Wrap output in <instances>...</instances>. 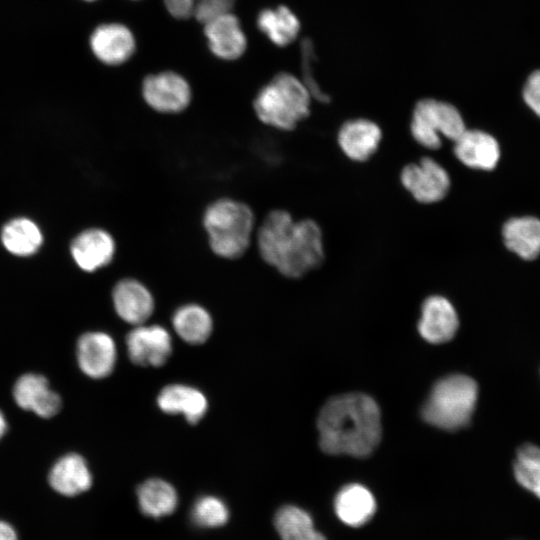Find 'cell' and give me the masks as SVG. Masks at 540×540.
<instances>
[{
    "label": "cell",
    "mask_w": 540,
    "mask_h": 540,
    "mask_svg": "<svg viewBox=\"0 0 540 540\" xmlns=\"http://www.w3.org/2000/svg\"><path fill=\"white\" fill-rule=\"evenodd\" d=\"M254 242L260 258L287 278H299L324 261L323 233L310 218L295 220L281 208L270 210L257 224Z\"/></svg>",
    "instance_id": "6da1fadb"
},
{
    "label": "cell",
    "mask_w": 540,
    "mask_h": 540,
    "mask_svg": "<svg viewBox=\"0 0 540 540\" xmlns=\"http://www.w3.org/2000/svg\"><path fill=\"white\" fill-rule=\"evenodd\" d=\"M317 427L324 452L365 457L380 441V411L365 394L339 395L322 407Z\"/></svg>",
    "instance_id": "7a4b0ae2"
},
{
    "label": "cell",
    "mask_w": 540,
    "mask_h": 540,
    "mask_svg": "<svg viewBox=\"0 0 540 540\" xmlns=\"http://www.w3.org/2000/svg\"><path fill=\"white\" fill-rule=\"evenodd\" d=\"M208 248L223 260H238L254 242L257 222L252 207L240 199L222 196L209 202L201 216Z\"/></svg>",
    "instance_id": "3957f363"
},
{
    "label": "cell",
    "mask_w": 540,
    "mask_h": 540,
    "mask_svg": "<svg viewBox=\"0 0 540 540\" xmlns=\"http://www.w3.org/2000/svg\"><path fill=\"white\" fill-rule=\"evenodd\" d=\"M312 100L302 79L280 72L259 89L252 105L263 125L289 132L310 115Z\"/></svg>",
    "instance_id": "277c9868"
},
{
    "label": "cell",
    "mask_w": 540,
    "mask_h": 540,
    "mask_svg": "<svg viewBox=\"0 0 540 540\" xmlns=\"http://www.w3.org/2000/svg\"><path fill=\"white\" fill-rule=\"evenodd\" d=\"M478 395L476 382L466 375H451L432 389L422 410L426 422L445 430L465 427L471 419Z\"/></svg>",
    "instance_id": "5b68a950"
},
{
    "label": "cell",
    "mask_w": 540,
    "mask_h": 540,
    "mask_svg": "<svg viewBox=\"0 0 540 540\" xmlns=\"http://www.w3.org/2000/svg\"><path fill=\"white\" fill-rule=\"evenodd\" d=\"M466 129L461 112L448 101L426 97L413 107L410 134L418 145L427 150H438L443 138L454 142Z\"/></svg>",
    "instance_id": "8992f818"
},
{
    "label": "cell",
    "mask_w": 540,
    "mask_h": 540,
    "mask_svg": "<svg viewBox=\"0 0 540 540\" xmlns=\"http://www.w3.org/2000/svg\"><path fill=\"white\" fill-rule=\"evenodd\" d=\"M400 182L413 199L421 204L440 202L451 187V178L446 168L429 156L406 164L401 169Z\"/></svg>",
    "instance_id": "52a82bcc"
},
{
    "label": "cell",
    "mask_w": 540,
    "mask_h": 540,
    "mask_svg": "<svg viewBox=\"0 0 540 540\" xmlns=\"http://www.w3.org/2000/svg\"><path fill=\"white\" fill-rule=\"evenodd\" d=\"M141 94L147 106L161 114L182 113L192 101L189 82L173 71L146 76L142 81Z\"/></svg>",
    "instance_id": "ba28073f"
},
{
    "label": "cell",
    "mask_w": 540,
    "mask_h": 540,
    "mask_svg": "<svg viewBox=\"0 0 540 540\" xmlns=\"http://www.w3.org/2000/svg\"><path fill=\"white\" fill-rule=\"evenodd\" d=\"M129 359L138 366L160 367L167 362L172 353V338L161 325L141 324L126 336Z\"/></svg>",
    "instance_id": "9c48e42d"
},
{
    "label": "cell",
    "mask_w": 540,
    "mask_h": 540,
    "mask_svg": "<svg viewBox=\"0 0 540 540\" xmlns=\"http://www.w3.org/2000/svg\"><path fill=\"white\" fill-rule=\"evenodd\" d=\"M381 127L368 118H353L341 124L337 131V144L342 153L354 162L369 160L382 141Z\"/></svg>",
    "instance_id": "30bf717a"
},
{
    "label": "cell",
    "mask_w": 540,
    "mask_h": 540,
    "mask_svg": "<svg viewBox=\"0 0 540 540\" xmlns=\"http://www.w3.org/2000/svg\"><path fill=\"white\" fill-rule=\"evenodd\" d=\"M112 301L117 315L134 326L144 324L155 308L154 296L150 289L133 277L123 278L115 284Z\"/></svg>",
    "instance_id": "8fae6325"
},
{
    "label": "cell",
    "mask_w": 540,
    "mask_h": 540,
    "mask_svg": "<svg viewBox=\"0 0 540 540\" xmlns=\"http://www.w3.org/2000/svg\"><path fill=\"white\" fill-rule=\"evenodd\" d=\"M116 359V344L107 333L87 332L79 338L77 361L87 376L94 379L109 376L115 367Z\"/></svg>",
    "instance_id": "7c38bea8"
},
{
    "label": "cell",
    "mask_w": 540,
    "mask_h": 540,
    "mask_svg": "<svg viewBox=\"0 0 540 540\" xmlns=\"http://www.w3.org/2000/svg\"><path fill=\"white\" fill-rule=\"evenodd\" d=\"M453 154L464 166L490 171L500 159V146L491 134L478 130L466 129L454 142Z\"/></svg>",
    "instance_id": "4fadbf2b"
},
{
    "label": "cell",
    "mask_w": 540,
    "mask_h": 540,
    "mask_svg": "<svg viewBox=\"0 0 540 540\" xmlns=\"http://www.w3.org/2000/svg\"><path fill=\"white\" fill-rule=\"evenodd\" d=\"M116 249L114 237L102 228L82 231L71 244L74 261L86 272H94L109 265L114 259Z\"/></svg>",
    "instance_id": "5bb4252c"
},
{
    "label": "cell",
    "mask_w": 540,
    "mask_h": 540,
    "mask_svg": "<svg viewBox=\"0 0 540 540\" xmlns=\"http://www.w3.org/2000/svg\"><path fill=\"white\" fill-rule=\"evenodd\" d=\"M204 34L211 52L220 59L235 60L246 51V35L239 19L231 11L206 22Z\"/></svg>",
    "instance_id": "9a60e30c"
},
{
    "label": "cell",
    "mask_w": 540,
    "mask_h": 540,
    "mask_svg": "<svg viewBox=\"0 0 540 540\" xmlns=\"http://www.w3.org/2000/svg\"><path fill=\"white\" fill-rule=\"evenodd\" d=\"M94 55L104 64L120 65L135 52L136 41L131 30L121 23L99 25L90 36Z\"/></svg>",
    "instance_id": "2e32d148"
},
{
    "label": "cell",
    "mask_w": 540,
    "mask_h": 540,
    "mask_svg": "<svg viewBox=\"0 0 540 540\" xmlns=\"http://www.w3.org/2000/svg\"><path fill=\"white\" fill-rule=\"evenodd\" d=\"M457 328V313L447 298L433 295L424 301L418 330L426 341L434 344L449 341Z\"/></svg>",
    "instance_id": "e0dca14e"
},
{
    "label": "cell",
    "mask_w": 540,
    "mask_h": 540,
    "mask_svg": "<svg viewBox=\"0 0 540 540\" xmlns=\"http://www.w3.org/2000/svg\"><path fill=\"white\" fill-rule=\"evenodd\" d=\"M13 395L19 407L33 411L40 417H52L61 408L59 395L50 389L47 379L42 375H22L14 385Z\"/></svg>",
    "instance_id": "ac0fdd59"
},
{
    "label": "cell",
    "mask_w": 540,
    "mask_h": 540,
    "mask_svg": "<svg viewBox=\"0 0 540 540\" xmlns=\"http://www.w3.org/2000/svg\"><path fill=\"white\" fill-rule=\"evenodd\" d=\"M161 411L180 414L190 424L198 423L208 410V400L199 389L186 384H169L161 389L157 399Z\"/></svg>",
    "instance_id": "d6986e66"
},
{
    "label": "cell",
    "mask_w": 540,
    "mask_h": 540,
    "mask_svg": "<svg viewBox=\"0 0 540 540\" xmlns=\"http://www.w3.org/2000/svg\"><path fill=\"white\" fill-rule=\"evenodd\" d=\"M376 500L365 486L357 483L341 488L334 499L338 519L349 527L365 525L376 512Z\"/></svg>",
    "instance_id": "ffe728a7"
},
{
    "label": "cell",
    "mask_w": 540,
    "mask_h": 540,
    "mask_svg": "<svg viewBox=\"0 0 540 540\" xmlns=\"http://www.w3.org/2000/svg\"><path fill=\"white\" fill-rule=\"evenodd\" d=\"M50 486L64 496H76L92 485L91 471L85 459L76 453L61 457L49 473Z\"/></svg>",
    "instance_id": "44dd1931"
},
{
    "label": "cell",
    "mask_w": 540,
    "mask_h": 540,
    "mask_svg": "<svg viewBox=\"0 0 540 540\" xmlns=\"http://www.w3.org/2000/svg\"><path fill=\"white\" fill-rule=\"evenodd\" d=\"M138 508L149 518L160 519L175 512L179 497L175 487L161 478H150L136 490Z\"/></svg>",
    "instance_id": "7402d4cb"
},
{
    "label": "cell",
    "mask_w": 540,
    "mask_h": 540,
    "mask_svg": "<svg viewBox=\"0 0 540 540\" xmlns=\"http://www.w3.org/2000/svg\"><path fill=\"white\" fill-rule=\"evenodd\" d=\"M506 247L525 260L540 255V220L533 216L514 217L502 228Z\"/></svg>",
    "instance_id": "603a6c76"
},
{
    "label": "cell",
    "mask_w": 540,
    "mask_h": 540,
    "mask_svg": "<svg viewBox=\"0 0 540 540\" xmlns=\"http://www.w3.org/2000/svg\"><path fill=\"white\" fill-rule=\"evenodd\" d=\"M177 335L186 343L199 345L208 340L213 330V320L200 304L188 303L178 307L172 316Z\"/></svg>",
    "instance_id": "cb8c5ba5"
},
{
    "label": "cell",
    "mask_w": 540,
    "mask_h": 540,
    "mask_svg": "<svg viewBox=\"0 0 540 540\" xmlns=\"http://www.w3.org/2000/svg\"><path fill=\"white\" fill-rule=\"evenodd\" d=\"M257 27L277 46L291 44L299 35L301 24L296 14L287 6L263 9L257 16Z\"/></svg>",
    "instance_id": "d4e9b609"
},
{
    "label": "cell",
    "mask_w": 540,
    "mask_h": 540,
    "mask_svg": "<svg viewBox=\"0 0 540 540\" xmlns=\"http://www.w3.org/2000/svg\"><path fill=\"white\" fill-rule=\"evenodd\" d=\"M273 524L281 540H327L303 508L286 504L274 514Z\"/></svg>",
    "instance_id": "484cf974"
},
{
    "label": "cell",
    "mask_w": 540,
    "mask_h": 540,
    "mask_svg": "<svg viewBox=\"0 0 540 540\" xmlns=\"http://www.w3.org/2000/svg\"><path fill=\"white\" fill-rule=\"evenodd\" d=\"M1 237L5 248L19 256L35 253L43 240L37 225L26 218H17L7 223Z\"/></svg>",
    "instance_id": "4316f807"
},
{
    "label": "cell",
    "mask_w": 540,
    "mask_h": 540,
    "mask_svg": "<svg viewBox=\"0 0 540 540\" xmlns=\"http://www.w3.org/2000/svg\"><path fill=\"white\" fill-rule=\"evenodd\" d=\"M514 477L518 484L540 499V447L522 445L513 464Z\"/></svg>",
    "instance_id": "83f0119b"
},
{
    "label": "cell",
    "mask_w": 540,
    "mask_h": 540,
    "mask_svg": "<svg viewBox=\"0 0 540 540\" xmlns=\"http://www.w3.org/2000/svg\"><path fill=\"white\" fill-rule=\"evenodd\" d=\"M192 523L203 529H215L226 525L230 519V510L223 499L215 495L198 497L191 508Z\"/></svg>",
    "instance_id": "f1b7e54d"
},
{
    "label": "cell",
    "mask_w": 540,
    "mask_h": 540,
    "mask_svg": "<svg viewBox=\"0 0 540 540\" xmlns=\"http://www.w3.org/2000/svg\"><path fill=\"white\" fill-rule=\"evenodd\" d=\"M302 55V81L310 91L313 99L321 102H328L329 97L322 91L313 76L312 64L315 58L313 44L310 40H305L301 44Z\"/></svg>",
    "instance_id": "f546056e"
},
{
    "label": "cell",
    "mask_w": 540,
    "mask_h": 540,
    "mask_svg": "<svg viewBox=\"0 0 540 540\" xmlns=\"http://www.w3.org/2000/svg\"><path fill=\"white\" fill-rule=\"evenodd\" d=\"M193 17L200 23L205 24L212 18L230 12L235 0H193Z\"/></svg>",
    "instance_id": "4dcf8cb0"
},
{
    "label": "cell",
    "mask_w": 540,
    "mask_h": 540,
    "mask_svg": "<svg viewBox=\"0 0 540 540\" xmlns=\"http://www.w3.org/2000/svg\"><path fill=\"white\" fill-rule=\"evenodd\" d=\"M522 95L526 105L540 117V70H535L528 76Z\"/></svg>",
    "instance_id": "1f68e13d"
},
{
    "label": "cell",
    "mask_w": 540,
    "mask_h": 540,
    "mask_svg": "<svg viewBox=\"0 0 540 540\" xmlns=\"http://www.w3.org/2000/svg\"><path fill=\"white\" fill-rule=\"evenodd\" d=\"M167 11L176 19L185 20L193 17V0H164Z\"/></svg>",
    "instance_id": "d6a6232c"
},
{
    "label": "cell",
    "mask_w": 540,
    "mask_h": 540,
    "mask_svg": "<svg viewBox=\"0 0 540 540\" xmlns=\"http://www.w3.org/2000/svg\"><path fill=\"white\" fill-rule=\"evenodd\" d=\"M0 540H17L14 528L3 520H0Z\"/></svg>",
    "instance_id": "836d02e7"
},
{
    "label": "cell",
    "mask_w": 540,
    "mask_h": 540,
    "mask_svg": "<svg viewBox=\"0 0 540 540\" xmlns=\"http://www.w3.org/2000/svg\"><path fill=\"white\" fill-rule=\"evenodd\" d=\"M6 429H7V422L3 413L0 411V439L5 434Z\"/></svg>",
    "instance_id": "e575fe53"
},
{
    "label": "cell",
    "mask_w": 540,
    "mask_h": 540,
    "mask_svg": "<svg viewBox=\"0 0 540 540\" xmlns=\"http://www.w3.org/2000/svg\"><path fill=\"white\" fill-rule=\"evenodd\" d=\"M84 1H95V0H84Z\"/></svg>",
    "instance_id": "d590c367"
}]
</instances>
